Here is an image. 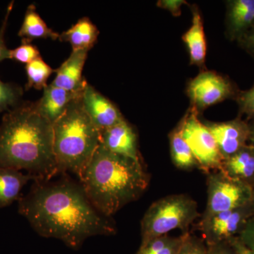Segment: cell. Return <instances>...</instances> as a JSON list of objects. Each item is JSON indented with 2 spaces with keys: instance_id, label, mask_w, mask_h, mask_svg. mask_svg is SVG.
I'll return each mask as SVG.
<instances>
[{
  "instance_id": "obj_1",
  "label": "cell",
  "mask_w": 254,
  "mask_h": 254,
  "mask_svg": "<svg viewBox=\"0 0 254 254\" xmlns=\"http://www.w3.org/2000/svg\"><path fill=\"white\" fill-rule=\"evenodd\" d=\"M18 213L42 237L63 241L73 250L97 235H115V224L91 203L81 184L67 177L34 182L18 200Z\"/></svg>"
},
{
  "instance_id": "obj_2",
  "label": "cell",
  "mask_w": 254,
  "mask_h": 254,
  "mask_svg": "<svg viewBox=\"0 0 254 254\" xmlns=\"http://www.w3.org/2000/svg\"><path fill=\"white\" fill-rule=\"evenodd\" d=\"M0 168L26 170L34 182L49 181L58 173L53 152V124L22 102L4 114L0 125Z\"/></svg>"
},
{
  "instance_id": "obj_3",
  "label": "cell",
  "mask_w": 254,
  "mask_h": 254,
  "mask_svg": "<svg viewBox=\"0 0 254 254\" xmlns=\"http://www.w3.org/2000/svg\"><path fill=\"white\" fill-rule=\"evenodd\" d=\"M79 180L95 209L110 218L145 193L150 175L143 162L115 154L100 144Z\"/></svg>"
},
{
  "instance_id": "obj_4",
  "label": "cell",
  "mask_w": 254,
  "mask_h": 254,
  "mask_svg": "<svg viewBox=\"0 0 254 254\" xmlns=\"http://www.w3.org/2000/svg\"><path fill=\"white\" fill-rule=\"evenodd\" d=\"M53 152L58 173L79 178L100 144V133L90 119L81 98L73 100L53 125Z\"/></svg>"
},
{
  "instance_id": "obj_5",
  "label": "cell",
  "mask_w": 254,
  "mask_h": 254,
  "mask_svg": "<svg viewBox=\"0 0 254 254\" xmlns=\"http://www.w3.org/2000/svg\"><path fill=\"white\" fill-rule=\"evenodd\" d=\"M198 203L189 195H167L150 205L141 222V245L180 229L184 232L200 218Z\"/></svg>"
},
{
  "instance_id": "obj_6",
  "label": "cell",
  "mask_w": 254,
  "mask_h": 254,
  "mask_svg": "<svg viewBox=\"0 0 254 254\" xmlns=\"http://www.w3.org/2000/svg\"><path fill=\"white\" fill-rule=\"evenodd\" d=\"M206 207L200 220H206L222 212L242 208L252 203V187L220 171L207 175Z\"/></svg>"
},
{
  "instance_id": "obj_7",
  "label": "cell",
  "mask_w": 254,
  "mask_h": 254,
  "mask_svg": "<svg viewBox=\"0 0 254 254\" xmlns=\"http://www.w3.org/2000/svg\"><path fill=\"white\" fill-rule=\"evenodd\" d=\"M179 125L182 136L190 147L198 168L206 175L220 170L223 159L213 134L200 121L196 110L190 108Z\"/></svg>"
},
{
  "instance_id": "obj_8",
  "label": "cell",
  "mask_w": 254,
  "mask_h": 254,
  "mask_svg": "<svg viewBox=\"0 0 254 254\" xmlns=\"http://www.w3.org/2000/svg\"><path fill=\"white\" fill-rule=\"evenodd\" d=\"M238 92L228 78L210 71L200 73L190 81L187 89L192 108L197 113L223 100L235 99Z\"/></svg>"
},
{
  "instance_id": "obj_9",
  "label": "cell",
  "mask_w": 254,
  "mask_h": 254,
  "mask_svg": "<svg viewBox=\"0 0 254 254\" xmlns=\"http://www.w3.org/2000/svg\"><path fill=\"white\" fill-rule=\"evenodd\" d=\"M254 217L251 203L242 208L216 214L206 220H200L198 229L206 245H215L238 237L247 222Z\"/></svg>"
},
{
  "instance_id": "obj_10",
  "label": "cell",
  "mask_w": 254,
  "mask_h": 254,
  "mask_svg": "<svg viewBox=\"0 0 254 254\" xmlns=\"http://www.w3.org/2000/svg\"><path fill=\"white\" fill-rule=\"evenodd\" d=\"M218 145L223 160L248 145L250 125L240 117L224 123H205Z\"/></svg>"
},
{
  "instance_id": "obj_11",
  "label": "cell",
  "mask_w": 254,
  "mask_h": 254,
  "mask_svg": "<svg viewBox=\"0 0 254 254\" xmlns=\"http://www.w3.org/2000/svg\"><path fill=\"white\" fill-rule=\"evenodd\" d=\"M81 100L85 111L100 133L125 120L118 107L88 83Z\"/></svg>"
},
{
  "instance_id": "obj_12",
  "label": "cell",
  "mask_w": 254,
  "mask_h": 254,
  "mask_svg": "<svg viewBox=\"0 0 254 254\" xmlns=\"http://www.w3.org/2000/svg\"><path fill=\"white\" fill-rule=\"evenodd\" d=\"M100 144L115 154L142 162L136 131L125 119L100 133Z\"/></svg>"
},
{
  "instance_id": "obj_13",
  "label": "cell",
  "mask_w": 254,
  "mask_h": 254,
  "mask_svg": "<svg viewBox=\"0 0 254 254\" xmlns=\"http://www.w3.org/2000/svg\"><path fill=\"white\" fill-rule=\"evenodd\" d=\"M89 50H72L69 57L55 70L56 76L50 84L68 91L82 93L88 82L83 76V69Z\"/></svg>"
},
{
  "instance_id": "obj_14",
  "label": "cell",
  "mask_w": 254,
  "mask_h": 254,
  "mask_svg": "<svg viewBox=\"0 0 254 254\" xmlns=\"http://www.w3.org/2000/svg\"><path fill=\"white\" fill-rule=\"evenodd\" d=\"M43 90L41 98L34 102L35 107L37 111L53 125L63 116L73 100L81 98L83 94L52 84L48 85Z\"/></svg>"
},
{
  "instance_id": "obj_15",
  "label": "cell",
  "mask_w": 254,
  "mask_h": 254,
  "mask_svg": "<svg viewBox=\"0 0 254 254\" xmlns=\"http://www.w3.org/2000/svg\"><path fill=\"white\" fill-rule=\"evenodd\" d=\"M254 26V0L227 1L225 33L230 41H238Z\"/></svg>"
},
{
  "instance_id": "obj_16",
  "label": "cell",
  "mask_w": 254,
  "mask_h": 254,
  "mask_svg": "<svg viewBox=\"0 0 254 254\" xmlns=\"http://www.w3.org/2000/svg\"><path fill=\"white\" fill-rule=\"evenodd\" d=\"M220 171L235 180L252 187L254 183V151L246 145L232 156L222 161Z\"/></svg>"
},
{
  "instance_id": "obj_17",
  "label": "cell",
  "mask_w": 254,
  "mask_h": 254,
  "mask_svg": "<svg viewBox=\"0 0 254 254\" xmlns=\"http://www.w3.org/2000/svg\"><path fill=\"white\" fill-rule=\"evenodd\" d=\"M191 26L182 36V40L188 48L190 64L203 66L206 56V41L203 20L196 6L192 8Z\"/></svg>"
},
{
  "instance_id": "obj_18",
  "label": "cell",
  "mask_w": 254,
  "mask_h": 254,
  "mask_svg": "<svg viewBox=\"0 0 254 254\" xmlns=\"http://www.w3.org/2000/svg\"><path fill=\"white\" fill-rule=\"evenodd\" d=\"M99 33V30L89 18L83 17L60 34L59 40L69 43L72 50H90L96 43Z\"/></svg>"
},
{
  "instance_id": "obj_19",
  "label": "cell",
  "mask_w": 254,
  "mask_h": 254,
  "mask_svg": "<svg viewBox=\"0 0 254 254\" xmlns=\"http://www.w3.org/2000/svg\"><path fill=\"white\" fill-rule=\"evenodd\" d=\"M34 178L12 168H0V208L8 206L21 198V191Z\"/></svg>"
},
{
  "instance_id": "obj_20",
  "label": "cell",
  "mask_w": 254,
  "mask_h": 254,
  "mask_svg": "<svg viewBox=\"0 0 254 254\" xmlns=\"http://www.w3.org/2000/svg\"><path fill=\"white\" fill-rule=\"evenodd\" d=\"M18 36L22 38V42L31 43L36 39H59L60 33L48 27L44 20L36 11V5L31 4L28 6Z\"/></svg>"
},
{
  "instance_id": "obj_21",
  "label": "cell",
  "mask_w": 254,
  "mask_h": 254,
  "mask_svg": "<svg viewBox=\"0 0 254 254\" xmlns=\"http://www.w3.org/2000/svg\"><path fill=\"white\" fill-rule=\"evenodd\" d=\"M170 143L172 160L177 168L182 170L198 168L190 147L182 136L180 125L170 133Z\"/></svg>"
},
{
  "instance_id": "obj_22",
  "label": "cell",
  "mask_w": 254,
  "mask_h": 254,
  "mask_svg": "<svg viewBox=\"0 0 254 254\" xmlns=\"http://www.w3.org/2000/svg\"><path fill=\"white\" fill-rule=\"evenodd\" d=\"M189 232L176 237L168 235L156 237L141 245L135 254H178Z\"/></svg>"
},
{
  "instance_id": "obj_23",
  "label": "cell",
  "mask_w": 254,
  "mask_h": 254,
  "mask_svg": "<svg viewBox=\"0 0 254 254\" xmlns=\"http://www.w3.org/2000/svg\"><path fill=\"white\" fill-rule=\"evenodd\" d=\"M27 83L25 88L26 91L35 88L36 90L44 89L48 86V78L55 70L43 61L41 57L26 65Z\"/></svg>"
},
{
  "instance_id": "obj_24",
  "label": "cell",
  "mask_w": 254,
  "mask_h": 254,
  "mask_svg": "<svg viewBox=\"0 0 254 254\" xmlns=\"http://www.w3.org/2000/svg\"><path fill=\"white\" fill-rule=\"evenodd\" d=\"M23 88L12 83H4L0 79V113L16 108L22 103Z\"/></svg>"
},
{
  "instance_id": "obj_25",
  "label": "cell",
  "mask_w": 254,
  "mask_h": 254,
  "mask_svg": "<svg viewBox=\"0 0 254 254\" xmlns=\"http://www.w3.org/2000/svg\"><path fill=\"white\" fill-rule=\"evenodd\" d=\"M41 57L38 48L31 43L22 42L21 46L9 50V60H14L20 63L29 64L33 60Z\"/></svg>"
},
{
  "instance_id": "obj_26",
  "label": "cell",
  "mask_w": 254,
  "mask_h": 254,
  "mask_svg": "<svg viewBox=\"0 0 254 254\" xmlns=\"http://www.w3.org/2000/svg\"><path fill=\"white\" fill-rule=\"evenodd\" d=\"M235 99L239 107L240 116L245 115L247 120H254V84L250 89L239 91Z\"/></svg>"
},
{
  "instance_id": "obj_27",
  "label": "cell",
  "mask_w": 254,
  "mask_h": 254,
  "mask_svg": "<svg viewBox=\"0 0 254 254\" xmlns=\"http://www.w3.org/2000/svg\"><path fill=\"white\" fill-rule=\"evenodd\" d=\"M207 245L203 238L187 234L186 239L182 245L178 254H206Z\"/></svg>"
},
{
  "instance_id": "obj_28",
  "label": "cell",
  "mask_w": 254,
  "mask_h": 254,
  "mask_svg": "<svg viewBox=\"0 0 254 254\" xmlns=\"http://www.w3.org/2000/svg\"><path fill=\"white\" fill-rule=\"evenodd\" d=\"M13 6H14V1H12L8 5L2 24H1V28H0V63L2 62L3 60L9 59V49H8L6 43H5L4 34L6 27H7L8 20H9L11 11H12Z\"/></svg>"
},
{
  "instance_id": "obj_29",
  "label": "cell",
  "mask_w": 254,
  "mask_h": 254,
  "mask_svg": "<svg viewBox=\"0 0 254 254\" xmlns=\"http://www.w3.org/2000/svg\"><path fill=\"white\" fill-rule=\"evenodd\" d=\"M238 237L246 247L254 252V217L247 222Z\"/></svg>"
},
{
  "instance_id": "obj_30",
  "label": "cell",
  "mask_w": 254,
  "mask_h": 254,
  "mask_svg": "<svg viewBox=\"0 0 254 254\" xmlns=\"http://www.w3.org/2000/svg\"><path fill=\"white\" fill-rule=\"evenodd\" d=\"M187 4L184 0H160L158 1V6L168 10L174 16H179L182 14V6Z\"/></svg>"
},
{
  "instance_id": "obj_31",
  "label": "cell",
  "mask_w": 254,
  "mask_h": 254,
  "mask_svg": "<svg viewBox=\"0 0 254 254\" xmlns=\"http://www.w3.org/2000/svg\"><path fill=\"white\" fill-rule=\"evenodd\" d=\"M237 42L242 49L254 58V26L246 32Z\"/></svg>"
},
{
  "instance_id": "obj_32",
  "label": "cell",
  "mask_w": 254,
  "mask_h": 254,
  "mask_svg": "<svg viewBox=\"0 0 254 254\" xmlns=\"http://www.w3.org/2000/svg\"><path fill=\"white\" fill-rule=\"evenodd\" d=\"M206 254H237L228 242H220L215 245H207Z\"/></svg>"
},
{
  "instance_id": "obj_33",
  "label": "cell",
  "mask_w": 254,
  "mask_h": 254,
  "mask_svg": "<svg viewBox=\"0 0 254 254\" xmlns=\"http://www.w3.org/2000/svg\"><path fill=\"white\" fill-rule=\"evenodd\" d=\"M228 242L233 247L237 254H254V252L244 245L239 237H233Z\"/></svg>"
},
{
  "instance_id": "obj_34",
  "label": "cell",
  "mask_w": 254,
  "mask_h": 254,
  "mask_svg": "<svg viewBox=\"0 0 254 254\" xmlns=\"http://www.w3.org/2000/svg\"><path fill=\"white\" fill-rule=\"evenodd\" d=\"M250 125V138H249L248 144L254 151V120L248 122Z\"/></svg>"
},
{
  "instance_id": "obj_35",
  "label": "cell",
  "mask_w": 254,
  "mask_h": 254,
  "mask_svg": "<svg viewBox=\"0 0 254 254\" xmlns=\"http://www.w3.org/2000/svg\"><path fill=\"white\" fill-rule=\"evenodd\" d=\"M252 193H253V194H252V206L254 213V183L253 185H252Z\"/></svg>"
}]
</instances>
